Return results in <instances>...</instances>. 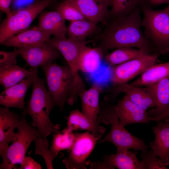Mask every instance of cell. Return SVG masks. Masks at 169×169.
Returning <instances> with one entry per match:
<instances>
[{
    "mask_svg": "<svg viewBox=\"0 0 169 169\" xmlns=\"http://www.w3.org/2000/svg\"><path fill=\"white\" fill-rule=\"evenodd\" d=\"M141 7L128 14L108 18L98 36V46L105 55L109 50L122 47H136L146 54H153L154 47L141 30Z\"/></svg>",
    "mask_w": 169,
    "mask_h": 169,
    "instance_id": "1",
    "label": "cell"
},
{
    "mask_svg": "<svg viewBox=\"0 0 169 169\" xmlns=\"http://www.w3.org/2000/svg\"><path fill=\"white\" fill-rule=\"evenodd\" d=\"M33 80L31 97L27 106L22 113L31 117L32 125L36 128L42 134L44 140L48 147L46 137L51 133L59 131L61 125L53 123L49 118V114L55 106L54 102L45 86L44 79L38 75V69L30 68Z\"/></svg>",
    "mask_w": 169,
    "mask_h": 169,
    "instance_id": "2",
    "label": "cell"
},
{
    "mask_svg": "<svg viewBox=\"0 0 169 169\" xmlns=\"http://www.w3.org/2000/svg\"><path fill=\"white\" fill-rule=\"evenodd\" d=\"M97 121L99 124L103 123L111 125L109 132L97 142L111 143L116 147L117 152L130 149L141 152L148 150L149 146L145 144L143 139L134 136L121 125L111 103L104 100L101 102Z\"/></svg>",
    "mask_w": 169,
    "mask_h": 169,
    "instance_id": "3",
    "label": "cell"
},
{
    "mask_svg": "<svg viewBox=\"0 0 169 169\" xmlns=\"http://www.w3.org/2000/svg\"><path fill=\"white\" fill-rule=\"evenodd\" d=\"M144 34L159 54L169 52V13L166 8L155 10L148 4L141 7Z\"/></svg>",
    "mask_w": 169,
    "mask_h": 169,
    "instance_id": "4",
    "label": "cell"
},
{
    "mask_svg": "<svg viewBox=\"0 0 169 169\" xmlns=\"http://www.w3.org/2000/svg\"><path fill=\"white\" fill-rule=\"evenodd\" d=\"M62 0H38L18 8L4 19L0 26V43L25 30L46 8Z\"/></svg>",
    "mask_w": 169,
    "mask_h": 169,
    "instance_id": "5",
    "label": "cell"
},
{
    "mask_svg": "<svg viewBox=\"0 0 169 169\" xmlns=\"http://www.w3.org/2000/svg\"><path fill=\"white\" fill-rule=\"evenodd\" d=\"M26 114L21 113L17 136L8 149L1 156L3 161L0 169L16 168L17 164L22 163L27 151L32 142L43 137L40 132L28 122Z\"/></svg>",
    "mask_w": 169,
    "mask_h": 169,
    "instance_id": "6",
    "label": "cell"
},
{
    "mask_svg": "<svg viewBox=\"0 0 169 169\" xmlns=\"http://www.w3.org/2000/svg\"><path fill=\"white\" fill-rule=\"evenodd\" d=\"M48 90L59 111L64 109L69 96L73 82L72 72L68 65L51 63L42 66Z\"/></svg>",
    "mask_w": 169,
    "mask_h": 169,
    "instance_id": "7",
    "label": "cell"
},
{
    "mask_svg": "<svg viewBox=\"0 0 169 169\" xmlns=\"http://www.w3.org/2000/svg\"><path fill=\"white\" fill-rule=\"evenodd\" d=\"M49 41L59 51L71 69L74 79L73 87L76 90L84 88L85 84L79 74L78 62L82 51L90 41L54 37Z\"/></svg>",
    "mask_w": 169,
    "mask_h": 169,
    "instance_id": "8",
    "label": "cell"
},
{
    "mask_svg": "<svg viewBox=\"0 0 169 169\" xmlns=\"http://www.w3.org/2000/svg\"><path fill=\"white\" fill-rule=\"evenodd\" d=\"M158 52L144 54L123 63L112 66L110 80L113 86L125 83L142 74L148 69L156 64Z\"/></svg>",
    "mask_w": 169,
    "mask_h": 169,
    "instance_id": "9",
    "label": "cell"
},
{
    "mask_svg": "<svg viewBox=\"0 0 169 169\" xmlns=\"http://www.w3.org/2000/svg\"><path fill=\"white\" fill-rule=\"evenodd\" d=\"M90 132L75 133L74 143L67 157L63 162L67 169H86L90 161L87 159L94 148L97 141Z\"/></svg>",
    "mask_w": 169,
    "mask_h": 169,
    "instance_id": "10",
    "label": "cell"
},
{
    "mask_svg": "<svg viewBox=\"0 0 169 169\" xmlns=\"http://www.w3.org/2000/svg\"><path fill=\"white\" fill-rule=\"evenodd\" d=\"M49 40L36 45L17 48L19 55L30 68L38 69L52 63L61 56L59 51Z\"/></svg>",
    "mask_w": 169,
    "mask_h": 169,
    "instance_id": "11",
    "label": "cell"
},
{
    "mask_svg": "<svg viewBox=\"0 0 169 169\" xmlns=\"http://www.w3.org/2000/svg\"><path fill=\"white\" fill-rule=\"evenodd\" d=\"M110 90L111 96L105 97L104 99L111 103L119 94L122 93L131 101L146 110L156 106L153 96L147 86H136L127 83L113 86Z\"/></svg>",
    "mask_w": 169,
    "mask_h": 169,
    "instance_id": "12",
    "label": "cell"
},
{
    "mask_svg": "<svg viewBox=\"0 0 169 169\" xmlns=\"http://www.w3.org/2000/svg\"><path fill=\"white\" fill-rule=\"evenodd\" d=\"M114 108L123 126L136 123L149 124L151 121L146 110L133 102L125 95L117 101Z\"/></svg>",
    "mask_w": 169,
    "mask_h": 169,
    "instance_id": "13",
    "label": "cell"
},
{
    "mask_svg": "<svg viewBox=\"0 0 169 169\" xmlns=\"http://www.w3.org/2000/svg\"><path fill=\"white\" fill-rule=\"evenodd\" d=\"M21 115L10 111L8 108L0 107V155L8 148L9 144L17 136L14 130L19 125Z\"/></svg>",
    "mask_w": 169,
    "mask_h": 169,
    "instance_id": "14",
    "label": "cell"
},
{
    "mask_svg": "<svg viewBox=\"0 0 169 169\" xmlns=\"http://www.w3.org/2000/svg\"><path fill=\"white\" fill-rule=\"evenodd\" d=\"M33 80V74L20 82L5 89L0 95V105L8 108H24L25 97Z\"/></svg>",
    "mask_w": 169,
    "mask_h": 169,
    "instance_id": "15",
    "label": "cell"
},
{
    "mask_svg": "<svg viewBox=\"0 0 169 169\" xmlns=\"http://www.w3.org/2000/svg\"><path fill=\"white\" fill-rule=\"evenodd\" d=\"M50 36L38 26L20 32L0 43L6 47H25L48 41Z\"/></svg>",
    "mask_w": 169,
    "mask_h": 169,
    "instance_id": "16",
    "label": "cell"
},
{
    "mask_svg": "<svg viewBox=\"0 0 169 169\" xmlns=\"http://www.w3.org/2000/svg\"><path fill=\"white\" fill-rule=\"evenodd\" d=\"M151 128L155 139L149 146L166 166L169 165V123L157 122Z\"/></svg>",
    "mask_w": 169,
    "mask_h": 169,
    "instance_id": "17",
    "label": "cell"
},
{
    "mask_svg": "<svg viewBox=\"0 0 169 169\" xmlns=\"http://www.w3.org/2000/svg\"><path fill=\"white\" fill-rule=\"evenodd\" d=\"M87 20L105 24L109 18L108 6L101 0H71Z\"/></svg>",
    "mask_w": 169,
    "mask_h": 169,
    "instance_id": "18",
    "label": "cell"
},
{
    "mask_svg": "<svg viewBox=\"0 0 169 169\" xmlns=\"http://www.w3.org/2000/svg\"><path fill=\"white\" fill-rule=\"evenodd\" d=\"M102 90L101 86L95 83L90 88L83 90L78 95L81 101L82 112L95 122L98 123L97 118L100 111V96Z\"/></svg>",
    "mask_w": 169,
    "mask_h": 169,
    "instance_id": "19",
    "label": "cell"
},
{
    "mask_svg": "<svg viewBox=\"0 0 169 169\" xmlns=\"http://www.w3.org/2000/svg\"><path fill=\"white\" fill-rule=\"evenodd\" d=\"M65 20L56 10L42 12L39 16L38 26L49 35L58 38L66 37Z\"/></svg>",
    "mask_w": 169,
    "mask_h": 169,
    "instance_id": "20",
    "label": "cell"
},
{
    "mask_svg": "<svg viewBox=\"0 0 169 169\" xmlns=\"http://www.w3.org/2000/svg\"><path fill=\"white\" fill-rule=\"evenodd\" d=\"M147 86L153 96L156 104L155 107L147 112L151 118L158 116L169 108V77Z\"/></svg>",
    "mask_w": 169,
    "mask_h": 169,
    "instance_id": "21",
    "label": "cell"
},
{
    "mask_svg": "<svg viewBox=\"0 0 169 169\" xmlns=\"http://www.w3.org/2000/svg\"><path fill=\"white\" fill-rule=\"evenodd\" d=\"M72 131L86 130L91 133L99 140L106 131L98 123L92 121L77 108L72 111L68 117L67 126Z\"/></svg>",
    "mask_w": 169,
    "mask_h": 169,
    "instance_id": "22",
    "label": "cell"
},
{
    "mask_svg": "<svg viewBox=\"0 0 169 169\" xmlns=\"http://www.w3.org/2000/svg\"><path fill=\"white\" fill-rule=\"evenodd\" d=\"M105 55L100 47L91 48L86 45L82 51L78 59L79 70L88 74L96 72L100 68Z\"/></svg>",
    "mask_w": 169,
    "mask_h": 169,
    "instance_id": "23",
    "label": "cell"
},
{
    "mask_svg": "<svg viewBox=\"0 0 169 169\" xmlns=\"http://www.w3.org/2000/svg\"><path fill=\"white\" fill-rule=\"evenodd\" d=\"M138 151L129 150L104 156L102 162L110 169H141L140 161L137 157Z\"/></svg>",
    "mask_w": 169,
    "mask_h": 169,
    "instance_id": "24",
    "label": "cell"
},
{
    "mask_svg": "<svg viewBox=\"0 0 169 169\" xmlns=\"http://www.w3.org/2000/svg\"><path fill=\"white\" fill-rule=\"evenodd\" d=\"M167 77H169V62L152 65L141 74L140 77L129 84L134 86H145Z\"/></svg>",
    "mask_w": 169,
    "mask_h": 169,
    "instance_id": "25",
    "label": "cell"
},
{
    "mask_svg": "<svg viewBox=\"0 0 169 169\" xmlns=\"http://www.w3.org/2000/svg\"><path fill=\"white\" fill-rule=\"evenodd\" d=\"M29 69H27L18 66L17 64L0 68V83L7 89L33 75Z\"/></svg>",
    "mask_w": 169,
    "mask_h": 169,
    "instance_id": "26",
    "label": "cell"
},
{
    "mask_svg": "<svg viewBox=\"0 0 169 169\" xmlns=\"http://www.w3.org/2000/svg\"><path fill=\"white\" fill-rule=\"evenodd\" d=\"M97 24L87 19L70 22L67 27L68 38L76 40H85L97 31Z\"/></svg>",
    "mask_w": 169,
    "mask_h": 169,
    "instance_id": "27",
    "label": "cell"
},
{
    "mask_svg": "<svg viewBox=\"0 0 169 169\" xmlns=\"http://www.w3.org/2000/svg\"><path fill=\"white\" fill-rule=\"evenodd\" d=\"M145 54L141 50L138 49L122 47L117 48L111 53L105 54L104 60L108 65L112 67L136 58Z\"/></svg>",
    "mask_w": 169,
    "mask_h": 169,
    "instance_id": "28",
    "label": "cell"
},
{
    "mask_svg": "<svg viewBox=\"0 0 169 169\" xmlns=\"http://www.w3.org/2000/svg\"><path fill=\"white\" fill-rule=\"evenodd\" d=\"M75 138V133L66 127L53 135L50 150L52 153L57 155L61 151L67 149L70 150L74 143Z\"/></svg>",
    "mask_w": 169,
    "mask_h": 169,
    "instance_id": "29",
    "label": "cell"
},
{
    "mask_svg": "<svg viewBox=\"0 0 169 169\" xmlns=\"http://www.w3.org/2000/svg\"><path fill=\"white\" fill-rule=\"evenodd\" d=\"M145 4L148 5V0H113L109 18L126 15Z\"/></svg>",
    "mask_w": 169,
    "mask_h": 169,
    "instance_id": "30",
    "label": "cell"
},
{
    "mask_svg": "<svg viewBox=\"0 0 169 169\" xmlns=\"http://www.w3.org/2000/svg\"><path fill=\"white\" fill-rule=\"evenodd\" d=\"M56 10L65 20L73 21L86 19L71 0H65L59 3Z\"/></svg>",
    "mask_w": 169,
    "mask_h": 169,
    "instance_id": "31",
    "label": "cell"
},
{
    "mask_svg": "<svg viewBox=\"0 0 169 169\" xmlns=\"http://www.w3.org/2000/svg\"><path fill=\"white\" fill-rule=\"evenodd\" d=\"M35 149L34 155L42 156L45 162L48 169L54 168L53 161L58 155L52 153L48 149L43 137L38 138L35 141Z\"/></svg>",
    "mask_w": 169,
    "mask_h": 169,
    "instance_id": "32",
    "label": "cell"
},
{
    "mask_svg": "<svg viewBox=\"0 0 169 169\" xmlns=\"http://www.w3.org/2000/svg\"><path fill=\"white\" fill-rule=\"evenodd\" d=\"M141 157V169H168L162 163L159 158L151 150L142 152Z\"/></svg>",
    "mask_w": 169,
    "mask_h": 169,
    "instance_id": "33",
    "label": "cell"
},
{
    "mask_svg": "<svg viewBox=\"0 0 169 169\" xmlns=\"http://www.w3.org/2000/svg\"><path fill=\"white\" fill-rule=\"evenodd\" d=\"M19 55L17 48L10 52L0 51V68L17 64L16 58Z\"/></svg>",
    "mask_w": 169,
    "mask_h": 169,
    "instance_id": "34",
    "label": "cell"
},
{
    "mask_svg": "<svg viewBox=\"0 0 169 169\" xmlns=\"http://www.w3.org/2000/svg\"><path fill=\"white\" fill-rule=\"evenodd\" d=\"M42 166L33 158L25 156L21 164L20 169H41Z\"/></svg>",
    "mask_w": 169,
    "mask_h": 169,
    "instance_id": "35",
    "label": "cell"
},
{
    "mask_svg": "<svg viewBox=\"0 0 169 169\" xmlns=\"http://www.w3.org/2000/svg\"><path fill=\"white\" fill-rule=\"evenodd\" d=\"M13 0H0V9L4 13L7 17L12 13L10 9V5Z\"/></svg>",
    "mask_w": 169,
    "mask_h": 169,
    "instance_id": "36",
    "label": "cell"
},
{
    "mask_svg": "<svg viewBox=\"0 0 169 169\" xmlns=\"http://www.w3.org/2000/svg\"><path fill=\"white\" fill-rule=\"evenodd\" d=\"M166 3H169V0H148V5L151 7Z\"/></svg>",
    "mask_w": 169,
    "mask_h": 169,
    "instance_id": "37",
    "label": "cell"
},
{
    "mask_svg": "<svg viewBox=\"0 0 169 169\" xmlns=\"http://www.w3.org/2000/svg\"><path fill=\"white\" fill-rule=\"evenodd\" d=\"M168 116H169V108L160 115L156 117L151 118V121L157 122L164 120Z\"/></svg>",
    "mask_w": 169,
    "mask_h": 169,
    "instance_id": "38",
    "label": "cell"
},
{
    "mask_svg": "<svg viewBox=\"0 0 169 169\" xmlns=\"http://www.w3.org/2000/svg\"><path fill=\"white\" fill-rule=\"evenodd\" d=\"M90 169H110L102 161H98L92 163Z\"/></svg>",
    "mask_w": 169,
    "mask_h": 169,
    "instance_id": "39",
    "label": "cell"
},
{
    "mask_svg": "<svg viewBox=\"0 0 169 169\" xmlns=\"http://www.w3.org/2000/svg\"><path fill=\"white\" fill-rule=\"evenodd\" d=\"M108 6H110L113 0H101Z\"/></svg>",
    "mask_w": 169,
    "mask_h": 169,
    "instance_id": "40",
    "label": "cell"
},
{
    "mask_svg": "<svg viewBox=\"0 0 169 169\" xmlns=\"http://www.w3.org/2000/svg\"><path fill=\"white\" fill-rule=\"evenodd\" d=\"M165 122L167 123H169V116L164 119Z\"/></svg>",
    "mask_w": 169,
    "mask_h": 169,
    "instance_id": "41",
    "label": "cell"
},
{
    "mask_svg": "<svg viewBox=\"0 0 169 169\" xmlns=\"http://www.w3.org/2000/svg\"><path fill=\"white\" fill-rule=\"evenodd\" d=\"M166 8L169 13V3L168 4V6L166 7Z\"/></svg>",
    "mask_w": 169,
    "mask_h": 169,
    "instance_id": "42",
    "label": "cell"
}]
</instances>
